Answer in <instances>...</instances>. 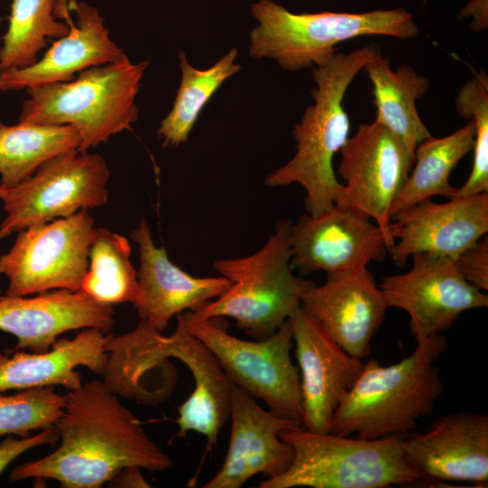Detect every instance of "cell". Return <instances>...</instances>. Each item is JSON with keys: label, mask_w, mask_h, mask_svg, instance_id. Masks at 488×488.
I'll use <instances>...</instances> for the list:
<instances>
[{"label": "cell", "mask_w": 488, "mask_h": 488, "mask_svg": "<svg viewBox=\"0 0 488 488\" xmlns=\"http://www.w3.org/2000/svg\"><path fill=\"white\" fill-rule=\"evenodd\" d=\"M389 249L380 227L343 203L315 216L301 215L291 229V267L301 274L367 267L384 260Z\"/></svg>", "instance_id": "cell-14"}, {"label": "cell", "mask_w": 488, "mask_h": 488, "mask_svg": "<svg viewBox=\"0 0 488 488\" xmlns=\"http://www.w3.org/2000/svg\"><path fill=\"white\" fill-rule=\"evenodd\" d=\"M289 220L278 221L273 234L255 253L221 258L214 269L231 282L218 298L194 312L198 318H231L255 340L272 335L300 307L304 293L314 283L294 273L291 267Z\"/></svg>", "instance_id": "cell-7"}, {"label": "cell", "mask_w": 488, "mask_h": 488, "mask_svg": "<svg viewBox=\"0 0 488 488\" xmlns=\"http://www.w3.org/2000/svg\"><path fill=\"white\" fill-rule=\"evenodd\" d=\"M112 305L96 301L81 291L55 289L34 296H0V331L17 339L14 350L48 351L68 331L114 324Z\"/></svg>", "instance_id": "cell-22"}, {"label": "cell", "mask_w": 488, "mask_h": 488, "mask_svg": "<svg viewBox=\"0 0 488 488\" xmlns=\"http://www.w3.org/2000/svg\"><path fill=\"white\" fill-rule=\"evenodd\" d=\"M65 395L52 386L21 389L12 395L0 392V436H30L31 431L54 427L61 415Z\"/></svg>", "instance_id": "cell-31"}, {"label": "cell", "mask_w": 488, "mask_h": 488, "mask_svg": "<svg viewBox=\"0 0 488 488\" xmlns=\"http://www.w3.org/2000/svg\"><path fill=\"white\" fill-rule=\"evenodd\" d=\"M109 170L98 154L73 149L43 164L27 180L0 196L6 214L0 239L29 226L67 218L104 205Z\"/></svg>", "instance_id": "cell-11"}, {"label": "cell", "mask_w": 488, "mask_h": 488, "mask_svg": "<svg viewBox=\"0 0 488 488\" xmlns=\"http://www.w3.org/2000/svg\"><path fill=\"white\" fill-rule=\"evenodd\" d=\"M104 345L108 357L103 381L117 396L136 401L148 395L143 380L153 370L169 358L184 363L193 377L194 389L178 408L176 436L197 432L206 439L204 455L212 452L230 417L233 383L208 347L185 327L182 314L170 335L139 320L128 333L105 334Z\"/></svg>", "instance_id": "cell-2"}, {"label": "cell", "mask_w": 488, "mask_h": 488, "mask_svg": "<svg viewBox=\"0 0 488 488\" xmlns=\"http://www.w3.org/2000/svg\"><path fill=\"white\" fill-rule=\"evenodd\" d=\"M4 190H5V186H3L2 184H0V196L2 195Z\"/></svg>", "instance_id": "cell-36"}, {"label": "cell", "mask_w": 488, "mask_h": 488, "mask_svg": "<svg viewBox=\"0 0 488 488\" xmlns=\"http://www.w3.org/2000/svg\"><path fill=\"white\" fill-rule=\"evenodd\" d=\"M455 108L462 117L474 120L475 135L472 171L451 199L488 192V77L484 71L475 72L462 86Z\"/></svg>", "instance_id": "cell-30"}, {"label": "cell", "mask_w": 488, "mask_h": 488, "mask_svg": "<svg viewBox=\"0 0 488 488\" xmlns=\"http://www.w3.org/2000/svg\"><path fill=\"white\" fill-rule=\"evenodd\" d=\"M80 138L70 125L19 122L0 127V184L18 185L43 164L65 152L78 149Z\"/></svg>", "instance_id": "cell-26"}, {"label": "cell", "mask_w": 488, "mask_h": 488, "mask_svg": "<svg viewBox=\"0 0 488 488\" xmlns=\"http://www.w3.org/2000/svg\"><path fill=\"white\" fill-rule=\"evenodd\" d=\"M117 397L98 380L68 391L54 425L59 446L14 467L10 481L52 479L65 488H98L126 467L150 472L171 469L172 457Z\"/></svg>", "instance_id": "cell-1"}, {"label": "cell", "mask_w": 488, "mask_h": 488, "mask_svg": "<svg viewBox=\"0 0 488 488\" xmlns=\"http://www.w3.org/2000/svg\"><path fill=\"white\" fill-rule=\"evenodd\" d=\"M411 268L386 276L379 285L388 307L404 310L417 342L449 329L465 311L488 306V296L458 272L453 259L412 256Z\"/></svg>", "instance_id": "cell-13"}, {"label": "cell", "mask_w": 488, "mask_h": 488, "mask_svg": "<svg viewBox=\"0 0 488 488\" xmlns=\"http://www.w3.org/2000/svg\"><path fill=\"white\" fill-rule=\"evenodd\" d=\"M231 430L225 460L202 488H239L256 474H283L293 462V448L280 437L286 429L303 427L296 420L261 408L243 389L232 385Z\"/></svg>", "instance_id": "cell-15"}, {"label": "cell", "mask_w": 488, "mask_h": 488, "mask_svg": "<svg viewBox=\"0 0 488 488\" xmlns=\"http://www.w3.org/2000/svg\"><path fill=\"white\" fill-rule=\"evenodd\" d=\"M59 439L55 427L40 430L38 434L27 436H6L0 443V474L3 471L23 453L38 446L52 444Z\"/></svg>", "instance_id": "cell-33"}, {"label": "cell", "mask_w": 488, "mask_h": 488, "mask_svg": "<svg viewBox=\"0 0 488 488\" xmlns=\"http://www.w3.org/2000/svg\"><path fill=\"white\" fill-rule=\"evenodd\" d=\"M424 200L391 217L395 243L389 251L399 267L418 253L455 259L488 231V192L448 199Z\"/></svg>", "instance_id": "cell-18"}, {"label": "cell", "mask_w": 488, "mask_h": 488, "mask_svg": "<svg viewBox=\"0 0 488 488\" xmlns=\"http://www.w3.org/2000/svg\"><path fill=\"white\" fill-rule=\"evenodd\" d=\"M300 307L347 353L362 360L389 308L367 267L327 274L303 295Z\"/></svg>", "instance_id": "cell-16"}, {"label": "cell", "mask_w": 488, "mask_h": 488, "mask_svg": "<svg viewBox=\"0 0 488 488\" xmlns=\"http://www.w3.org/2000/svg\"><path fill=\"white\" fill-rule=\"evenodd\" d=\"M131 237L139 252L140 297L135 307L140 320L159 332L165 330L174 316L198 310L221 296L231 285L221 275L197 277L174 264L165 248L155 246L144 218Z\"/></svg>", "instance_id": "cell-21"}, {"label": "cell", "mask_w": 488, "mask_h": 488, "mask_svg": "<svg viewBox=\"0 0 488 488\" xmlns=\"http://www.w3.org/2000/svg\"><path fill=\"white\" fill-rule=\"evenodd\" d=\"M104 341V331L85 328L72 339L57 340L46 352L0 353V392L55 385L73 390L82 384L79 366L103 373L108 357Z\"/></svg>", "instance_id": "cell-23"}, {"label": "cell", "mask_w": 488, "mask_h": 488, "mask_svg": "<svg viewBox=\"0 0 488 488\" xmlns=\"http://www.w3.org/2000/svg\"><path fill=\"white\" fill-rule=\"evenodd\" d=\"M55 16L70 25L42 59L28 67L0 72V90H20L72 80L87 69L127 56L110 38L99 10L86 3L57 0Z\"/></svg>", "instance_id": "cell-19"}, {"label": "cell", "mask_w": 488, "mask_h": 488, "mask_svg": "<svg viewBox=\"0 0 488 488\" xmlns=\"http://www.w3.org/2000/svg\"><path fill=\"white\" fill-rule=\"evenodd\" d=\"M372 84L375 120L401 140L414 155L419 143L432 135L422 122L416 102L429 88V80L408 64L393 70L380 51L362 68Z\"/></svg>", "instance_id": "cell-24"}, {"label": "cell", "mask_w": 488, "mask_h": 488, "mask_svg": "<svg viewBox=\"0 0 488 488\" xmlns=\"http://www.w3.org/2000/svg\"><path fill=\"white\" fill-rule=\"evenodd\" d=\"M94 230L88 209L67 218L29 226L0 256V275L7 278L10 296L55 289L80 291L88 270Z\"/></svg>", "instance_id": "cell-10"}, {"label": "cell", "mask_w": 488, "mask_h": 488, "mask_svg": "<svg viewBox=\"0 0 488 488\" xmlns=\"http://www.w3.org/2000/svg\"><path fill=\"white\" fill-rule=\"evenodd\" d=\"M141 470L136 466L126 467L116 474L108 483L116 487H150Z\"/></svg>", "instance_id": "cell-35"}, {"label": "cell", "mask_w": 488, "mask_h": 488, "mask_svg": "<svg viewBox=\"0 0 488 488\" xmlns=\"http://www.w3.org/2000/svg\"><path fill=\"white\" fill-rule=\"evenodd\" d=\"M455 267L476 288L488 290V238L483 236L474 246L459 254Z\"/></svg>", "instance_id": "cell-32"}, {"label": "cell", "mask_w": 488, "mask_h": 488, "mask_svg": "<svg viewBox=\"0 0 488 488\" xmlns=\"http://www.w3.org/2000/svg\"><path fill=\"white\" fill-rule=\"evenodd\" d=\"M460 17L473 16L471 27L474 31H482L488 26L487 0H472L460 13Z\"/></svg>", "instance_id": "cell-34"}, {"label": "cell", "mask_w": 488, "mask_h": 488, "mask_svg": "<svg viewBox=\"0 0 488 488\" xmlns=\"http://www.w3.org/2000/svg\"><path fill=\"white\" fill-rule=\"evenodd\" d=\"M56 4L57 0H12L0 47V72L35 63L38 53L46 47V40L68 33V23L55 16Z\"/></svg>", "instance_id": "cell-29"}, {"label": "cell", "mask_w": 488, "mask_h": 488, "mask_svg": "<svg viewBox=\"0 0 488 488\" xmlns=\"http://www.w3.org/2000/svg\"><path fill=\"white\" fill-rule=\"evenodd\" d=\"M182 318L234 385L261 399L271 412L302 423L300 374L291 359L294 342L290 319L267 338L244 340L228 333L223 317L203 319L184 312Z\"/></svg>", "instance_id": "cell-9"}, {"label": "cell", "mask_w": 488, "mask_h": 488, "mask_svg": "<svg viewBox=\"0 0 488 488\" xmlns=\"http://www.w3.org/2000/svg\"><path fill=\"white\" fill-rule=\"evenodd\" d=\"M475 127L474 120L449 136H432L418 145L414 164L408 178L394 201L390 217L433 196L451 199L455 191L449 183L450 174L458 163L473 150Z\"/></svg>", "instance_id": "cell-25"}, {"label": "cell", "mask_w": 488, "mask_h": 488, "mask_svg": "<svg viewBox=\"0 0 488 488\" xmlns=\"http://www.w3.org/2000/svg\"><path fill=\"white\" fill-rule=\"evenodd\" d=\"M341 155L337 174L345 184L336 203L352 206L371 219L383 232L390 250L395 243L390 209L408 178L414 155L376 120L360 125Z\"/></svg>", "instance_id": "cell-12"}, {"label": "cell", "mask_w": 488, "mask_h": 488, "mask_svg": "<svg viewBox=\"0 0 488 488\" xmlns=\"http://www.w3.org/2000/svg\"><path fill=\"white\" fill-rule=\"evenodd\" d=\"M289 319L300 374L303 427L328 433L337 407L364 362L347 353L301 307Z\"/></svg>", "instance_id": "cell-17"}, {"label": "cell", "mask_w": 488, "mask_h": 488, "mask_svg": "<svg viewBox=\"0 0 488 488\" xmlns=\"http://www.w3.org/2000/svg\"><path fill=\"white\" fill-rule=\"evenodd\" d=\"M237 58L238 50L232 48L211 67L197 69L188 62L183 51L179 52L180 86L172 109L157 130L163 146H178L187 141L205 105L223 82L240 70Z\"/></svg>", "instance_id": "cell-27"}, {"label": "cell", "mask_w": 488, "mask_h": 488, "mask_svg": "<svg viewBox=\"0 0 488 488\" xmlns=\"http://www.w3.org/2000/svg\"><path fill=\"white\" fill-rule=\"evenodd\" d=\"M130 254V244L124 236L94 228L80 291L103 304L131 303L135 306L140 288Z\"/></svg>", "instance_id": "cell-28"}, {"label": "cell", "mask_w": 488, "mask_h": 488, "mask_svg": "<svg viewBox=\"0 0 488 488\" xmlns=\"http://www.w3.org/2000/svg\"><path fill=\"white\" fill-rule=\"evenodd\" d=\"M1 294H2V291H1V288H0V296H1Z\"/></svg>", "instance_id": "cell-37"}, {"label": "cell", "mask_w": 488, "mask_h": 488, "mask_svg": "<svg viewBox=\"0 0 488 488\" xmlns=\"http://www.w3.org/2000/svg\"><path fill=\"white\" fill-rule=\"evenodd\" d=\"M2 126V123L0 122V127Z\"/></svg>", "instance_id": "cell-38"}, {"label": "cell", "mask_w": 488, "mask_h": 488, "mask_svg": "<svg viewBox=\"0 0 488 488\" xmlns=\"http://www.w3.org/2000/svg\"><path fill=\"white\" fill-rule=\"evenodd\" d=\"M378 52V46L367 45L335 53L326 63L311 68L315 83L311 90L314 103L293 128L296 154L264 181L267 187L301 185L309 215L332 209L343 194L344 185L333 167L334 155L350 137V120L343 101L352 81Z\"/></svg>", "instance_id": "cell-3"}, {"label": "cell", "mask_w": 488, "mask_h": 488, "mask_svg": "<svg viewBox=\"0 0 488 488\" xmlns=\"http://www.w3.org/2000/svg\"><path fill=\"white\" fill-rule=\"evenodd\" d=\"M258 24L250 32L249 55L269 58L286 70L297 71L326 63L337 44L360 36L416 37L418 27L403 8L364 13L295 14L270 0L251 6Z\"/></svg>", "instance_id": "cell-5"}, {"label": "cell", "mask_w": 488, "mask_h": 488, "mask_svg": "<svg viewBox=\"0 0 488 488\" xmlns=\"http://www.w3.org/2000/svg\"><path fill=\"white\" fill-rule=\"evenodd\" d=\"M406 436L374 439L314 433L303 427L289 428L280 437L294 451L283 474L265 478L258 488H386L418 483L403 452Z\"/></svg>", "instance_id": "cell-8"}, {"label": "cell", "mask_w": 488, "mask_h": 488, "mask_svg": "<svg viewBox=\"0 0 488 488\" xmlns=\"http://www.w3.org/2000/svg\"><path fill=\"white\" fill-rule=\"evenodd\" d=\"M149 64L126 56L87 69L70 81L26 89L19 122L70 125L80 136L79 151L87 152L137 120L136 97Z\"/></svg>", "instance_id": "cell-6"}, {"label": "cell", "mask_w": 488, "mask_h": 488, "mask_svg": "<svg viewBox=\"0 0 488 488\" xmlns=\"http://www.w3.org/2000/svg\"><path fill=\"white\" fill-rule=\"evenodd\" d=\"M447 348L445 335L436 333L417 342L414 352L398 363L382 366L374 359L364 362L337 407L329 432L374 439L406 436L416 429L444 391L435 363Z\"/></svg>", "instance_id": "cell-4"}, {"label": "cell", "mask_w": 488, "mask_h": 488, "mask_svg": "<svg viewBox=\"0 0 488 488\" xmlns=\"http://www.w3.org/2000/svg\"><path fill=\"white\" fill-rule=\"evenodd\" d=\"M404 457L419 482L487 484L488 416L458 412L436 418L422 434L405 436Z\"/></svg>", "instance_id": "cell-20"}]
</instances>
